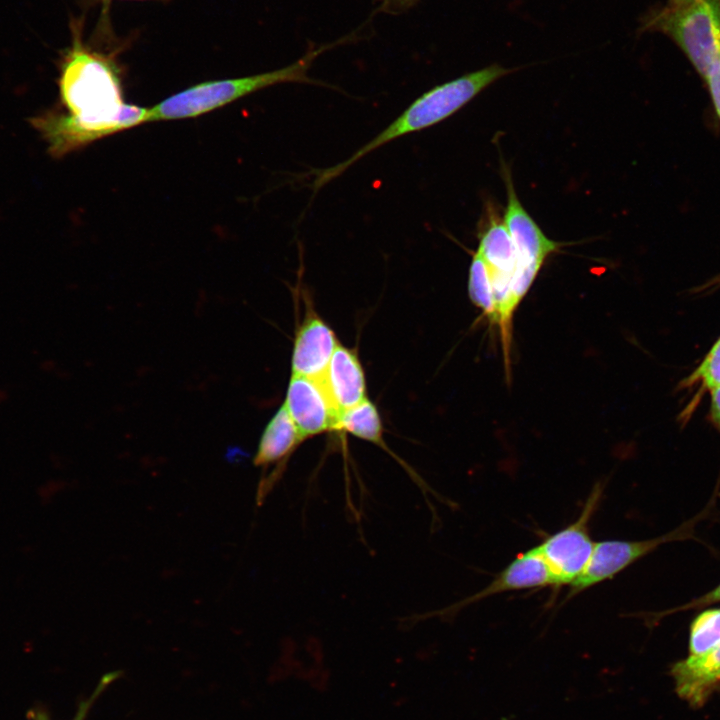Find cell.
Wrapping results in <instances>:
<instances>
[{
	"label": "cell",
	"mask_w": 720,
	"mask_h": 720,
	"mask_svg": "<svg viewBox=\"0 0 720 720\" xmlns=\"http://www.w3.org/2000/svg\"><path fill=\"white\" fill-rule=\"evenodd\" d=\"M702 79L708 88L715 112L720 120V57L712 63Z\"/></svg>",
	"instance_id": "cell-19"
},
{
	"label": "cell",
	"mask_w": 720,
	"mask_h": 720,
	"mask_svg": "<svg viewBox=\"0 0 720 720\" xmlns=\"http://www.w3.org/2000/svg\"><path fill=\"white\" fill-rule=\"evenodd\" d=\"M720 644V608L702 611L691 623L689 656L703 654Z\"/></svg>",
	"instance_id": "cell-15"
},
{
	"label": "cell",
	"mask_w": 720,
	"mask_h": 720,
	"mask_svg": "<svg viewBox=\"0 0 720 720\" xmlns=\"http://www.w3.org/2000/svg\"><path fill=\"white\" fill-rule=\"evenodd\" d=\"M684 529H677L651 539L595 542L590 562L584 572L570 585L567 599L592 586L609 580L631 564L664 543L680 539Z\"/></svg>",
	"instance_id": "cell-7"
},
{
	"label": "cell",
	"mask_w": 720,
	"mask_h": 720,
	"mask_svg": "<svg viewBox=\"0 0 720 720\" xmlns=\"http://www.w3.org/2000/svg\"><path fill=\"white\" fill-rule=\"evenodd\" d=\"M64 52L58 79L61 109L32 120L55 157L64 156L100 138L148 122L149 108L123 100L119 68L86 46L79 25Z\"/></svg>",
	"instance_id": "cell-1"
},
{
	"label": "cell",
	"mask_w": 720,
	"mask_h": 720,
	"mask_svg": "<svg viewBox=\"0 0 720 720\" xmlns=\"http://www.w3.org/2000/svg\"><path fill=\"white\" fill-rule=\"evenodd\" d=\"M338 345L336 335L328 324L313 310H308L296 331L292 374L321 378Z\"/></svg>",
	"instance_id": "cell-11"
},
{
	"label": "cell",
	"mask_w": 720,
	"mask_h": 720,
	"mask_svg": "<svg viewBox=\"0 0 720 720\" xmlns=\"http://www.w3.org/2000/svg\"><path fill=\"white\" fill-rule=\"evenodd\" d=\"M681 384L687 388L698 385L702 390L707 391L720 388V337Z\"/></svg>",
	"instance_id": "cell-17"
},
{
	"label": "cell",
	"mask_w": 720,
	"mask_h": 720,
	"mask_svg": "<svg viewBox=\"0 0 720 720\" xmlns=\"http://www.w3.org/2000/svg\"><path fill=\"white\" fill-rule=\"evenodd\" d=\"M320 379L339 415L367 398L360 360L356 352L340 344Z\"/></svg>",
	"instance_id": "cell-12"
},
{
	"label": "cell",
	"mask_w": 720,
	"mask_h": 720,
	"mask_svg": "<svg viewBox=\"0 0 720 720\" xmlns=\"http://www.w3.org/2000/svg\"><path fill=\"white\" fill-rule=\"evenodd\" d=\"M603 491L601 483L594 486L578 518L545 537L537 546L557 586L571 585L590 562L595 542L590 536L589 523L599 506Z\"/></svg>",
	"instance_id": "cell-6"
},
{
	"label": "cell",
	"mask_w": 720,
	"mask_h": 720,
	"mask_svg": "<svg viewBox=\"0 0 720 720\" xmlns=\"http://www.w3.org/2000/svg\"><path fill=\"white\" fill-rule=\"evenodd\" d=\"M557 586L554 575L542 557L538 547H533L513 559L482 590L428 616H452L462 608L501 593Z\"/></svg>",
	"instance_id": "cell-9"
},
{
	"label": "cell",
	"mask_w": 720,
	"mask_h": 720,
	"mask_svg": "<svg viewBox=\"0 0 720 720\" xmlns=\"http://www.w3.org/2000/svg\"><path fill=\"white\" fill-rule=\"evenodd\" d=\"M303 441L304 439L283 404L266 425L253 459L254 465L261 467L263 471L274 465L272 472L259 482L256 497L258 505H261L280 479L289 456Z\"/></svg>",
	"instance_id": "cell-10"
},
{
	"label": "cell",
	"mask_w": 720,
	"mask_h": 720,
	"mask_svg": "<svg viewBox=\"0 0 720 720\" xmlns=\"http://www.w3.org/2000/svg\"><path fill=\"white\" fill-rule=\"evenodd\" d=\"M695 0H669V6H682Z\"/></svg>",
	"instance_id": "cell-22"
},
{
	"label": "cell",
	"mask_w": 720,
	"mask_h": 720,
	"mask_svg": "<svg viewBox=\"0 0 720 720\" xmlns=\"http://www.w3.org/2000/svg\"><path fill=\"white\" fill-rule=\"evenodd\" d=\"M326 48L310 49L283 68L239 78L205 81L182 90L149 108L148 122L194 118L244 96L282 83L320 84L307 75L315 58Z\"/></svg>",
	"instance_id": "cell-3"
},
{
	"label": "cell",
	"mask_w": 720,
	"mask_h": 720,
	"mask_svg": "<svg viewBox=\"0 0 720 720\" xmlns=\"http://www.w3.org/2000/svg\"><path fill=\"white\" fill-rule=\"evenodd\" d=\"M119 674L117 672H112L104 675L100 681L98 682L97 686L95 687L93 693L87 698L85 701L81 702L79 705V708L73 718V720H85L87 714L89 713L90 708L95 703V701L98 699V697L105 691V689L115 680L117 679ZM31 720H51L50 717L42 710H32L29 712Z\"/></svg>",
	"instance_id": "cell-18"
},
{
	"label": "cell",
	"mask_w": 720,
	"mask_h": 720,
	"mask_svg": "<svg viewBox=\"0 0 720 720\" xmlns=\"http://www.w3.org/2000/svg\"><path fill=\"white\" fill-rule=\"evenodd\" d=\"M671 674L679 697L693 707L702 706L720 684V644L678 661Z\"/></svg>",
	"instance_id": "cell-13"
},
{
	"label": "cell",
	"mask_w": 720,
	"mask_h": 720,
	"mask_svg": "<svg viewBox=\"0 0 720 720\" xmlns=\"http://www.w3.org/2000/svg\"><path fill=\"white\" fill-rule=\"evenodd\" d=\"M468 291L473 304L491 321L494 313L492 290L487 267L477 252H474L469 268Z\"/></svg>",
	"instance_id": "cell-16"
},
{
	"label": "cell",
	"mask_w": 720,
	"mask_h": 720,
	"mask_svg": "<svg viewBox=\"0 0 720 720\" xmlns=\"http://www.w3.org/2000/svg\"><path fill=\"white\" fill-rule=\"evenodd\" d=\"M512 70L492 64L439 84L415 99L393 122L346 160L314 172L313 192L340 176L374 150L405 135L419 132L449 118L486 87Z\"/></svg>",
	"instance_id": "cell-2"
},
{
	"label": "cell",
	"mask_w": 720,
	"mask_h": 720,
	"mask_svg": "<svg viewBox=\"0 0 720 720\" xmlns=\"http://www.w3.org/2000/svg\"><path fill=\"white\" fill-rule=\"evenodd\" d=\"M710 393V419L720 434V388L709 391Z\"/></svg>",
	"instance_id": "cell-21"
},
{
	"label": "cell",
	"mask_w": 720,
	"mask_h": 720,
	"mask_svg": "<svg viewBox=\"0 0 720 720\" xmlns=\"http://www.w3.org/2000/svg\"><path fill=\"white\" fill-rule=\"evenodd\" d=\"M284 405L304 440L336 430L339 412L320 378L292 374Z\"/></svg>",
	"instance_id": "cell-8"
},
{
	"label": "cell",
	"mask_w": 720,
	"mask_h": 720,
	"mask_svg": "<svg viewBox=\"0 0 720 720\" xmlns=\"http://www.w3.org/2000/svg\"><path fill=\"white\" fill-rule=\"evenodd\" d=\"M103 1H104V2H107V1H109V0H103Z\"/></svg>",
	"instance_id": "cell-23"
},
{
	"label": "cell",
	"mask_w": 720,
	"mask_h": 720,
	"mask_svg": "<svg viewBox=\"0 0 720 720\" xmlns=\"http://www.w3.org/2000/svg\"><path fill=\"white\" fill-rule=\"evenodd\" d=\"M336 430L350 433L357 438L368 441L384 449L392 455L407 471L427 498V493L435 495L432 489L408 464L397 457L383 439V425L377 407L367 398L357 405L343 411L338 418Z\"/></svg>",
	"instance_id": "cell-14"
},
{
	"label": "cell",
	"mask_w": 720,
	"mask_h": 720,
	"mask_svg": "<svg viewBox=\"0 0 720 720\" xmlns=\"http://www.w3.org/2000/svg\"><path fill=\"white\" fill-rule=\"evenodd\" d=\"M715 603H720V584L717 585L711 591L707 592L706 594H704L696 599H693L692 601H690L680 607H677L673 610H669L665 614L706 607V606H709V605H712Z\"/></svg>",
	"instance_id": "cell-20"
},
{
	"label": "cell",
	"mask_w": 720,
	"mask_h": 720,
	"mask_svg": "<svg viewBox=\"0 0 720 720\" xmlns=\"http://www.w3.org/2000/svg\"><path fill=\"white\" fill-rule=\"evenodd\" d=\"M645 26L671 38L702 78L720 57V0L668 5L650 15Z\"/></svg>",
	"instance_id": "cell-4"
},
{
	"label": "cell",
	"mask_w": 720,
	"mask_h": 720,
	"mask_svg": "<svg viewBox=\"0 0 720 720\" xmlns=\"http://www.w3.org/2000/svg\"><path fill=\"white\" fill-rule=\"evenodd\" d=\"M507 205L504 223L516 253L513 296L519 305L530 290L546 259L561 243L548 238L519 201L511 177L506 175Z\"/></svg>",
	"instance_id": "cell-5"
}]
</instances>
